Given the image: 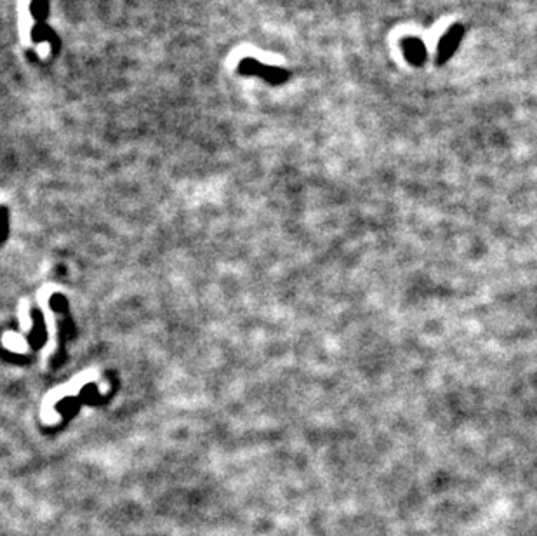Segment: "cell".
I'll list each match as a JSON object with an SVG mask.
<instances>
[{"mask_svg":"<svg viewBox=\"0 0 537 536\" xmlns=\"http://www.w3.org/2000/svg\"><path fill=\"white\" fill-rule=\"evenodd\" d=\"M461 39H463V28L461 26H454L451 32L442 39L440 47H438V59H440V63L445 62L452 54L454 49L459 45Z\"/></svg>","mask_w":537,"mask_h":536,"instance_id":"6da1fadb","label":"cell"},{"mask_svg":"<svg viewBox=\"0 0 537 536\" xmlns=\"http://www.w3.org/2000/svg\"><path fill=\"white\" fill-rule=\"evenodd\" d=\"M406 54L412 63H421L426 56L425 45L419 42V40H408L406 44Z\"/></svg>","mask_w":537,"mask_h":536,"instance_id":"7a4b0ae2","label":"cell"}]
</instances>
